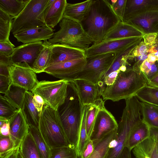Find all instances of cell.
<instances>
[{
    "label": "cell",
    "mask_w": 158,
    "mask_h": 158,
    "mask_svg": "<svg viewBox=\"0 0 158 158\" xmlns=\"http://www.w3.org/2000/svg\"><path fill=\"white\" fill-rule=\"evenodd\" d=\"M107 0L92 1L89 10L80 22L85 32L97 44L120 22Z\"/></svg>",
    "instance_id": "obj_1"
},
{
    "label": "cell",
    "mask_w": 158,
    "mask_h": 158,
    "mask_svg": "<svg viewBox=\"0 0 158 158\" xmlns=\"http://www.w3.org/2000/svg\"><path fill=\"white\" fill-rule=\"evenodd\" d=\"M84 105L73 81H69L64 102L58 109L62 127L70 145L77 148Z\"/></svg>",
    "instance_id": "obj_2"
},
{
    "label": "cell",
    "mask_w": 158,
    "mask_h": 158,
    "mask_svg": "<svg viewBox=\"0 0 158 158\" xmlns=\"http://www.w3.org/2000/svg\"><path fill=\"white\" fill-rule=\"evenodd\" d=\"M125 102L126 106L117 130V145L109 149L106 158H131L128 142L132 129L142 120L141 104L135 96L126 99Z\"/></svg>",
    "instance_id": "obj_3"
},
{
    "label": "cell",
    "mask_w": 158,
    "mask_h": 158,
    "mask_svg": "<svg viewBox=\"0 0 158 158\" xmlns=\"http://www.w3.org/2000/svg\"><path fill=\"white\" fill-rule=\"evenodd\" d=\"M148 81L141 71L127 68L125 72L120 71L114 82L110 86H105L101 96L105 100L118 102L133 96L147 85Z\"/></svg>",
    "instance_id": "obj_4"
},
{
    "label": "cell",
    "mask_w": 158,
    "mask_h": 158,
    "mask_svg": "<svg viewBox=\"0 0 158 158\" xmlns=\"http://www.w3.org/2000/svg\"><path fill=\"white\" fill-rule=\"evenodd\" d=\"M38 129L51 149L71 146L65 136L58 110L45 104L40 118Z\"/></svg>",
    "instance_id": "obj_5"
},
{
    "label": "cell",
    "mask_w": 158,
    "mask_h": 158,
    "mask_svg": "<svg viewBox=\"0 0 158 158\" xmlns=\"http://www.w3.org/2000/svg\"><path fill=\"white\" fill-rule=\"evenodd\" d=\"M49 0H30L23 10L12 21L11 32L13 35L38 27L46 26L45 10Z\"/></svg>",
    "instance_id": "obj_6"
},
{
    "label": "cell",
    "mask_w": 158,
    "mask_h": 158,
    "mask_svg": "<svg viewBox=\"0 0 158 158\" xmlns=\"http://www.w3.org/2000/svg\"><path fill=\"white\" fill-rule=\"evenodd\" d=\"M115 53L110 52L86 58V63L82 69L73 75L69 81L81 79L98 85L101 90L104 77L111 65Z\"/></svg>",
    "instance_id": "obj_7"
},
{
    "label": "cell",
    "mask_w": 158,
    "mask_h": 158,
    "mask_svg": "<svg viewBox=\"0 0 158 158\" xmlns=\"http://www.w3.org/2000/svg\"><path fill=\"white\" fill-rule=\"evenodd\" d=\"M69 82L64 80L42 81L38 82L31 92L34 94L40 96L45 104L54 110H58L65 101Z\"/></svg>",
    "instance_id": "obj_8"
},
{
    "label": "cell",
    "mask_w": 158,
    "mask_h": 158,
    "mask_svg": "<svg viewBox=\"0 0 158 158\" xmlns=\"http://www.w3.org/2000/svg\"><path fill=\"white\" fill-rule=\"evenodd\" d=\"M11 84L31 91L38 83L35 73L28 65L13 64L9 67Z\"/></svg>",
    "instance_id": "obj_9"
},
{
    "label": "cell",
    "mask_w": 158,
    "mask_h": 158,
    "mask_svg": "<svg viewBox=\"0 0 158 158\" xmlns=\"http://www.w3.org/2000/svg\"><path fill=\"white\" fill-rule=\"evenodd\" d=\"M59 26V30L48 40L51 45L61 44L86 34L80 22L68 18L63 17Z\"/></svg>",
    "instance_id": "obj_10"
},
{
    "label": "cell",
    "mask_w": 158,
    "mask_h": 158,
    "mask_svg": "<svg viewBox=\"0 0 158 158\" xmlns=\"http://www.w3.org/2000/svg\"><path fill=\"white\" fill-rule=\"evenodd\" d=\"M142 38L143 36L103 40L98 44H93L85 50L86 58L110 52H117Z\"/></svg>",
    "instance_id": "obj_11"
},
{
    "label": "cell",
    "mask_w": 158,
    "mask_h": 158,
    "mask_svg": "<svg viewBox=\"0 0 158 158\" xmlns=\"http://www.w3.org/2000/svg\"><path fill=\"white\" fill-rule=\"evenodd\" d=\"M118 123L112 114L102 106L95 119L90 139L99 140L110 133L116 130Z\"/></svg>",
    "instance_id": "obj_12"
},
{
    "label": "cell",
    "mask_w": 158,
    "mask_h": 158,
    "mask_svg": "<svg viewBox=\"0 0 158 158\" xmlns=\"http://www.w3.org/2000/svg\"><path fill=\"white\" fill-rule=\"evenodd\" d=\"M44 46L42 41L23 44L15 48L10 56L13 64L29 65L32 68Z\"/></svg>",
    "instance_id": "obj_13"
},
{
    "label": "cell",
    "mask_w": 158,
    "mask_h": 158,
    "mask_svg": "<svg viewBox=\"0 0 158 158\" xmlns=\"http://www.w3.org/2000/svg\"><path fill=\"white\" fill-rule=\"evenodd\" d=\"M86 63V58L57 63L49 65L43 72L69 81L73 75L82 69Z\"/></svg>",
    "instance_id": "obj_14"
},
{
    "label": "cell",
    "mask_w": 158,
    "mask_h": 158,
    "mask_svg": "<svg viewBox=\"0 0 158 158\" xmlns=\"http://www.w3.org/2000/svg\"><path fill=\"white\" fill-rule=\"evenodd\" d=\"M50 46L52 53L48 66L57 63L86 58L85 50L83 49L60 44H50Z\"/></svg>",
    "instance_id": "obj_15"
},
{
    "label": "cell",
    "mask_w": 158,
    "mask_h": 158,
    "mask_svg": "<svg viewBox=\"0 0 158 158\" xmlns=\"http://www.w3.org/2000/svg\"><path fill=\"white\" fill-rule=\"evenodd\" d=\"M126 23L134 26L144 35L151 33L158 34V11L140 14Z\"/></svg>",
    "instance_id": "obj_16"
},
{
    "label": "cell",
    "mask_w": 158,
    "mask_h": 158,
    "mask_svg": "<svg viewBox=\"0 0 158 158\" xmlns=\"http://www.w3.org/2000/svg\"><path fill=\"white\" fill-rule=\"evenodd\" d=\"M10 137L15 147L19 148L29 132V125L22 110H19L9 120Z\"/></svg>",
    "instance_id": "obj_17"
},
{
    "label": "cell",
    "mask_w": 158,
    "mask_h": 158,
    "mask_svg": "<svg viewBox=\"0 0 158 158\" xmlns=\"http://www.w3.org/2000/svg\"><path fill=\"white\" fill-rule=\"evenodd\" d=\"M152 11H158V0H127L121 21L126 22L138 14Z\"/></svg>",
    "instance_id": "obj_18"
},
{
    "label": "cell",
    "mask_w": 158,
    "mask_h": 158,
    "mask_svg": "<svg viewBox=\"0 0 158 158\" xmlns=\"http://www.w3.org/2000/svg\"><path fill=\"white\" fill-rule=\"evenodd\" d=\"M54 34L52 28L47 26L28 29L14 35L18 42L26 44L49 40Z\"/></svg>",
    "instance_id": "obj_19"
},
{
    "label": "cell",
    "mask_w": 158,
    "mask_h": 158,
    "mask_svg": "<svg viewBox=\"0 0 158 158\" xmlns=\"http://www.w3.org/2000/svg\"><path fill=\"white\" fill-rule=\"evenodd\" d=\"M67 3L66 0H49L44 13V21L47 26L54 28L60 22Z\"/></svg>",
    "instance_id": "obj_20"
},
{
    "label": "cell",
    "mask_w": 158,
    "mask_h": 158,
    "mask_svg": "<svg viewBox=\"0 0 158 158\" xmlns=\"http://www.w3.org/2000/svg\"><path fill=\"white\" fill-rule=\"evenodd\" d=\"M73 81L77 89L83 105L91 103L101 98L100 89L98 85L81 79H76Z\"/></svg>",
    "instance_id": "obj_21"
},
{
    "label": "cell",
    "mask_w": 158,
    "mask_h": 158,
    "mask_svg": "<svg viewBox=\"0 0 158 158\" xmlns=\"http://www.w3.org/2000/svg\"><path fill=\"white\" fill-rule=\"evenodd\" d=\"M144 35L134 26L121 21L107 35L103 40L140 37Z\"/></svg>",
    "instance_id": "obj_22"
},
{
    "label": "cell",
    "mask_w": 158,
    "mask_h": 158,
    "mask_svg": "<svg viewBox=\"0 0 158 158\" xmlns=\"http://www.w3.org/2000/svg\"><path fill=\"white\" fill-rule=\"evenodd\" d=\"M132 152L137 158H158V141L150 136L135 147Z\"/></svg>",
    "instance_id": "obj_23"
},
{
    "label": "cell",
    "mask_w": 158,
    "mask_h": 158,
    "mask_svg": "<svg viewBox=\"0 0 158 158\" xmlns=\"http://www.w3.org/2000/svg\"><path fill=\"white\" fill-rule=\"evenodd\" d=\"M34 95L31 91H26L22 110L29 125L38 129L40 116L33 102Z\"/></svg>",
    "instance_id": "obj_24"
},
{
    "label": "cell",
    "mask_w": 158,
    "mask_h": 158,
    "mask_svg": "<svg viewBox=\"0 0 158 158\" xmlns=\"http://www.w3.org/2000/svg\"><path fill=\"white\" fill-rule=\"evenodd\" d=\"M149 128L142 119L133 127L131 131L128 142V148L131 151L150 137Z\"/></svg>",
    "instance_id": "obj_25"
},
{
    "label": "cell",
    "mask_w": 158,
    "mask_h": 158,
    "mask_svg": "<svg viewBox=\"0 0 158 158\" xmlns=\"http://www.w3.org/2000/svg\"><path fill=\"white\" fill-rule=\"evenodd\" d=\"M92 0L75 4L67 3L63 17L81 22L87 14Z\"/></svg>",
    "instance_id": "obj_26"
},
{
    "label": "cell",
    "mask_w": 158,
    "mask_h": 158,
    "mask_svg": "<svg viewBox=\"0 0 158 158\" xmlns=\"http://www.w3.org/2000/svg\"><path fill=\"white\" fill-rule=\"evenodd\" d=\"M143 39V38L140 39L119 52L115 53V58L111 65L104 75L103 79L110 73L118 70L122 65H124L127 66L129 64L127 61L129 56L137 45L142 41Z\"/></svg>",
    "instance_id": "obj_27"
},
{
    "label": "cell",
    "mask_w": 158,
    "mask_h": 158,
    "mask_svg": "<svg viewBox=\"0 0 158 158\" xmlns=\"http://www.w3.org/2000/svg\"><path fill=\"white\" fill-rule=\"evenodd\" d=\"M104 105V102L101 98L85 106L86 115V126L87 136L90 139L96 118L101 107Z\"/></svg>",
    "instance_id": "obj_28"
},
{
    "label": "cell",
    "mask_w": 158,
    "mask_h": 158,
    "mask_svg": "<svg viewBox=\"0 0 158 158\" xmlns=\"http://www.w3.org/2000/svg\"><path fill=\"white\" fill-rule=\"evenodd\" d=\"M117 130L110 133L99 140L93 141L94 149L91 155L88 158H106L110 149L109 143L115 138Z\"/></svg>",
    "instance_id": "obj_29"
},
{
    "label": "cell",
    "mask_w": 158,
    "mask_h": 158,
    "mask_svg": "<svg viewBox=\"0 0 158 158\" xmlns=\"http://www.w3.org/2000/svg\"><path fill=\"white\" fill-rule=\"evenodd\" d=\"M26 91L23 88L11 84L3 96L17 109L22 110Z\"/></svg>",
    "instance_id": "obj_30"
},
{
    "label": "cell",
    "mask_w": 158,
    "mask_h": 158,
    "mask_svg": "<svg viewBox=\"0 0 158 158\" xmlns=\"http://www.w3.org/2000/svg\"><path fill=\"white\" fill-rule=\"evenodd\" d=\"M44 46L37 56L31 68L35 73L44 72L48 66L50 60L52 51L50 44L47 40L44 41Z\"/></svg>",
    "instance_id": "obj_31"
},
{
    "label": "cell",
    "mask_w": 158,
    "mask_h": 158,
    "mask_svg": "<svg viewBox=\"0 0 158 158\" xmlns=\"http://www.w3.org/2000/svg\"><path fill=\"white\" fill-rule=\"evenodd\" d=\"M30 0H0V9L12 19L17 17Z\"/></svg>",
    "instance_id": "obj_32"
},
{
    "label": "cell",
    "mask_w": 158,
    "mask_h": 158,
    "mask_svg": "<svg viewBox=\"0 0 158 158\" xmlns=\"http://www.w3.org/2000/svg\"><path fill=\"white\" fill-rule=\"evenodd\" d=\"M141 104L142 120L149 127L158 128V106L143 102Z\"/></svg>",
    "instance_id": "obj_33"
},
{
    "label": "cell",
    "mask_w": 158,
    "mask_h": 158,
    "mask_svg": "<svg viewBox=\"0 0 158 158\" xmlns=\"http://www.w3.org/2000/svg\"><path fill=\"white\" fill-rule=\"evenodd\" d=\"M23 158H40L35 142L28 132L19 148Z\"/></svg>",
    "instance_id": "obj_34"
},
{
    "label": "cell",
    "mask_w": 158,
    "mask_h": 158,
    "mask_svg": "<svg viewBox=\"0 0 158 158\" xmlns=\"http://www.w3.org/2000/svg\"><path fill=\"white\" fill-rule=\"evenodd\" d=\"M29 131L35 143L40 158H49L51 149L47 144L39 129L29 126Z\"/></svg>",
    "instance_id": "obj_35"
},
{
    "label": "cell",
    "mask_w": 158,
    "mask_h": 158,
    "mask_svg": "<svg viewBox=\"0 0 158 158\" xmlns=\"http://www.w3.org/2000/svg\"><path fill=\"white\" fill-rule=\"evenodd\" d=\"M142 102L158 106V88L148 85H146L135 94Z\"/></svg>",
    "instance_id": "obj_36"
},
{
    "label": "cell",
    "mask_w": 158,
    "mask_h": 158,
    "mask_svg": "<svg viewBox=\"0 0 158 158\" xmlns=\"http://www.w3.org/2000/svg\"><path fill=\"white\" fill-rule=\"evenodd\" d=\"M12 18L0 9V42L11 43L9 37L12 26Z\"/></svg>",
    "instance_id": "obj_37"
},
{
    "label": "cell",
    "mask_w": 158,
    "mask_h": 158,
    "mask_svg": "<svg viewBox=\"0 0 158 158\" xmlns=\"http://www.w3.org/2000/svg\"><path fill=\"white\" fill-rule=\"evenodd\" d=\"M86 108L85 106H84L79 139L76 150L78 158H81V155L90 139H89L87 134L86 126Z\"/></svg>",
    "instance_id": "obj_38"
},
{
    "label": "cell",
    "mask_w": 158,
    "mask_h": 158,
    "mask_svg": "<svg viewBox=\"0 0 158 158\" xmlns=\"http://www.w3.org/2000/svg\"><path fill=\"white\" fill-rule=\"evenodd\" d=\"M19 110L0 95V120L9 121Z\"/></svg>",
    "instance_id": "obj_39"
},
{
    "label": "cell",
    "mask_w": 158,
    "mask_h": 158,
    "mask_svg": "<svg viewBox=\"0 0 158 158\" xmlns=\"http://www.w3.org/2000/svg\"><path fill=\"white\" fill-rule=\"evenodd\" d=\"M49 158H78L75 150L71 146L51 149Z\"/></svg>",
    "instance_id": "obj_40"
},
{
    "label": "cell",
    "mask_w": 158,
    "mask_h": 158,
    "mask_svg": "<svg viewBox=\"0 0 158 158\" xmlns=\"http://www.w3.org/2000/svg\"><path fill=\"white\" fill-rule=\"evenodd\" d=\"M152 43L147 44L143 41H141L129 56L127 61L136 56L148 54L149 51L152 47Z\"/></svg>",
    "instance_id": "obj_41"
},
{
    "label": "cell",
    "mask_w": 158,
    "mask_h": 158,
    "mask_svg": "<svg viewBox=\"0 0 158 158\" xmlns=\"http://www.w3.org/2000/svg\"><path fill=\"white\" fill-rule=\"evenodd\" d=\"M15 148H16L10 136L0 135V156L8 152Z\"/></svg>",
    "instance_id": "obj_42"
},
{
    "label": "cell",
    "mask_w": 158,
    "mask_h": 158,
    "mask_svg": "<svg viewBox=\"0 0 158 158\" xmlns=\"http://www.w3.org/2000/svg\"><path fill=\"white\" fill-rule=\"evenodd\" d=\"M112 8L116 14L122 21L125 11L127 0H112Z\"/></svg>",
    "instance_id": "obj_43"
},
{
    "label": "cell",
    "mask_w": 158,
    "mask_h": 158,
    "mask_svg": "<svg viewBox=\"0 0 158 158\" xmlns=\"http://www.w3.org/2000/svg\"><path fill=\"white\" fill-rule=\"evenodd\" d=\"M15 47V45L11 43L0 42V54L6 56H11L14 51Z\"/></svg>",
    "instance_id": "obj_44"
},
{
    "label": "cell",
    "mask_w": 158,
    "mask_h": 158,
    "mask_svg": "<svg viewBox=\"0 0 158 158\" xmlns=\"http://www.w3.org/2000/svg\"><path fill=\"white\" fill-rule=\"evenodd\" d=\"M148 54H145L134 57L129 60L134 62L132 67L133 69L138 71H140L141 66L143 61L146 60Z\"/></svg>",
    "instance_id": "obj_45"
},
{
    "label": "cell",
    "mask_w": 158,
    "mask_h": 158,
    "mask_svg": "<svg viewBox=\"0 0 158 158\" xmlns=\"http://www.w3.org/2000/svg\"><path fill=\"white\" fill-rule=\"evenodd\" d=\"M11 84L10 77L0 75V93L5 94Z\"/></svg>",
    "instance_id": "obj_46"
},
{
    "label": "cell",
    "mask_w": 158,
    "mask_h": 158,
    "mask_svg": "<svg viewBox=\"0 0 158 158\" xmlns=\"http://www.w3.org/2000/svg\"><path fill=\"white\" fill-rule=\"evenodd\" d=\"M120 72L118 69L110 73L107 76L105 77L102 81L104 87L105 86H110L112 85Z\"/></svg>",
    "instance_id": "obj_47"
},
{
    "label": "cell",
    "mask_w": 158,
    "mask_h": 158,
    "mask_svg": "<svg viewBox=\"0 0 158 158\" xmlns=\"http://www.w3.org/2000/svg\"><path fill=\"white\" fill-rule=\"evenodd\" d=\"M33 102L40 116L43 106L45 104L43 99L39 95L35 94L33 97Z\"/></svg>",
    "instance_id": "obj_48"
},
{
    "label": "cell",
    "mask_w": 158,
    "mask_h": 158,
    "mask_svg": "<svg viewBox=\"0 0 158 158\" xmlns=\"http://www.w3.org/2000/svg\"><path fill=\"white\" fill-rule=\"evenodd\" d=\"M94 149L93 142L90 139L81 155V158H89L91 155Z\"/></svg>",
    "instance_id": "obj_49"
},
{
    "label": "cell",
    "mask_w": 158,
    "mask_h": 158,
    "mask_svg": "<svg viewBox=\"0 0 158 158\" xmlns=\"http://www.w3.org/2000/svg\"><path fill=\"white\" fill-rule=\"evenodd\" d=\"M158 74V60L152 64L150 70L146 77L148 82Z\"/></svg>",
    "instance_id": "obj_50"
},
{
    "label": "cell",
    "mask_w": 158,
    "mask_h": 158,
    "mask_svg": "<svg viewBox=\"0 0 158 158\" xmlns=\"http://www.w3.org/2000/svg\"><path fill=\"white\" fill-rule=\"evenodd\" d=\"M152 64L147 59L145 60L142 64L140 70L144 75L145 77L148 74L151 67Z\"/></svg>",
    "instance_id": "obj_51"
},
{
    "label": "cell",
    "mask_w": 158,
    "mask_h": 158,
    "mask_svg": "<svg viewBox=\"0 0 158 158\" xmlns=\"http://www.w3.org/2000/svg\"><path fill=\"white\" fill-rule=\"evenodd\" d=\"M0 135L10 136V126L9 121L5 122L0 127Z\"/></svg>",
    "instance_id": "obj_52"
},
{
    "label": "cell",
    "mask_w": 158,
    "mask_h": 158,
    "mask_svg": "<svg viewBox=\"0 0 158 158\" xmlns=\"http://www.w3.org/2000/svg\"><path fill=\"white\" fill-rule=\"evenodd\" d=\"M158 35V34L156 33L145 34L143 36V41L147 44H151L155 41Z\"/></svg>",
    "instance_id": "obj_53"
},
{
    "label": "cell",
    "mask_w": 158,
    "mask_h": 158,
    "mask_svg": "<svg viewBox=\"0 0 158 158\" xmlns=\"http://www.w3.org/2000/svg\"><path fill=\"white\" fill-rule=\"evenodd\" d=\"M19 148H16L10 152L0 156V158H17V155Z\"/></svg>",
    "instance_id": "obj_54"
},
{
    "label": "cell",
    "mask_w": 158,
    "mask_h": 158,
    "mask_svg": "<svg viewBox=\"0 0 158 158\" xmlns=\"http://www.w3.org/2000/svg\"><path fill=\"white\" fill-rule=\"evenodd\" d=\"M9 66L8 65L0 63V75L10 77L9 71Z\"/></svg>",
    "instance_id": "obj_55"
},
{
    "label": "cell",
    "mask_w": 158,
    "mask_h": 158,
    "mask_svg": "<svg viewBox=\"0 0 158 158\" xmlns=\"http://www.w3.org/2000/svg\"><path fill=\"white\" fill-rule=\"evenodd\" d=\"M10 56H8L0 54V63L11 66L13 64L11 62Z\"/></svg>",
    "instance_id": "obj_56"
},
{
    "label": "cell",
    "mask_w": 158,
    "mask_h": 158,
    "mask_svg": "<svg viewBox=\"0 0 158 158\" xmlns=\"http://www.w3.org/2000/svg\"><path fill=\"white\" fill-rule=\"evenodd\" d=\"M158 52V35L155 41L152 43V47L149 51V54Z\"/></svg>",
    "instance_id": "obj_57"
},
{
    "label": "cell",
    "mask_w": 158,
    "mask_h": 158,
    "mask_svg": "<svg viewBox=\"0 0 158 158\" xmlns=\"http://www.w3.org/2000/svg\"><path fill=\"white\" fill-rule=\"evenodd\" d=\"M147 85L152 87L158 88V74L149 81Z\"/></svg>",
    "instance_id": "obj_58"
},
{
    "label": "cell",
    "mask_w": 158,
    "mask_h": 158,
    "mask_svg": "<svg viewBox=\"0 0 158 158\" xmlns=\"http://www.w3.org/2000/svg\"><path fill=\"white\" fill-rule=\"evenodd\" d=\"M150 136L156 139L158 141V128L150 127Z\"/></svg>",
    "instance_id": "obj_59"
},
{
    "label": "cell",
    "mask_w": 158,
    "mask_h": 158,
    "mask_svg": "<svg viewBox=\"0 0 158 158\" xmlns=\"http://www.w3.org/2000/svg\"><path fill=\"white\" fill-rule=\"evenodd\" d=\"M147 60L151 64L155 63L158 60V58L153 53L148 54Z\"/></svg>",
    "instance_id": "obj_60"
},
{
    "label": "cell",
    "mask_w": 158,
    "mask_h": 158,
    "mask_svg": "<svg viewBox=\"0 0 158 158\" xmlns=\"http://www.w3.org/2000/svg\"><path fill=\"white\" fill-rule=\"evenodd\" d=\"M127 69V66L125 65H122L119 68V70L121 72H125L126 71Z\"/></svg>",
    "instance_id": "obj_61"
},
{
    "label": "cell",
    "mask_w": 158,
    "mask_h": 158,
    "mask_svg": "<svg viewBox=\"0 0 158 158\" xmlns=\"http://www.w3.org/2000/svg\"><path fill=\"white\" fill-rule=\"evenodd\" d=\"M17 158H23L20 152L19 151V148L18 149L17 155Z\"/></svg>",
    "instance_id": "obj_62"
},
{
    "label": "cell",
    "mask_w": 158,
    "mask_h": 158,
    "mask_svg": "<svg viewBox=\"0 0 158 158\" xmlns=\"http://www.w3.org/2000/svg\"><path fill=\"white\" fill-rule=\"evenodd\" d=\"M153 53L158 58V52H156Z\"/></svg>",
    "instance_id": "obj_63"
},
{
    "label": "cell",
    "mask_w": 158,
    "mask_h": 158,
    "mask_svg": "<svg viewBox=\"0 0 158 158\" xmlns=\"http://www.w3.org/2000/svg\"><path fill=\"white\" fill-rule=\"evenodd\" d=\"M135 158H137L135 157Z\"/></svg>",
    "instance_id": "obj_64"
}]
</instances>
